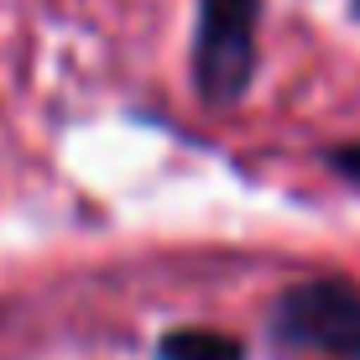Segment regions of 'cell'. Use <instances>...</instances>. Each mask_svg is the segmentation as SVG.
I'll return each instance as SVG.
<instances>
[{
  "label": "cell",
  "mask_w": 360,
  "mask_h": 360,
  "mask_svg": "<svg viewBox=\"0 0 360 360\" xmlns=\"http://www.w3.org/2000/svg\"><path fill=\"white\" fill-rule=\"evenodd\" d=\"M355 16H360V0H355Z\"/></svg>",
  "instance_id": "5"
},
{
  "label": "cell",
  "mask_w": 360,
  "mask_h": 360,
  "mask_svg": "<svg viewBox=\"0 0 360 360\" xmlns=\"http://www.w3.org/2000/svg\"><path fill=\"white\" fill-rule=\"evenodd\" d=\"M271 340L308 360H360V288L308 277L271 303Z\"/></svg>",
  "instance_id": "1"
},
{
  "label": "cell",
  "mask_w": 360,
  "mask_h": 360,
  "mask_svg": "<svg viewBox=\"0 0 360 360\" xmlns=\"http://www.w3.org/2000/svg\"><path fill=\"white\" fill-rule=\"evenodd\" d=\"M329 162H334V172H340V178L360 183V141H355V146H340V152H329Z\"/></svg>",
  "instance_id": "4"
},
{
  "label": "cell",
  "mask_w": 360,
  "mask_h": 360,
  "mask_svg": "<svg viewBox=\"0 0 360 360\" xmlns=\"http://www.w3.org/2000/svg\"><path fill=\"white\" fill-rule=\"evenodd\" d=\"M262 0H198L193 27V89L209 105H230L256 79Z\"/></svg>",
  "instance_id": "2"
},
{
  "label": "cell",
  "mask_w": 360,
  "mask_h": 360,
  "mask_svg": "<svg viewBox=\"0 0 360 360\" xmlns=\"http://www.w3.org/2000/svg\"><path fill=\"white\" fill-rule=\"evenodd\" d=\"M157 360H245V345L219 329H172L157 345Z\"/></svg>",
  "instance_id": "3"
}]
</instances>
